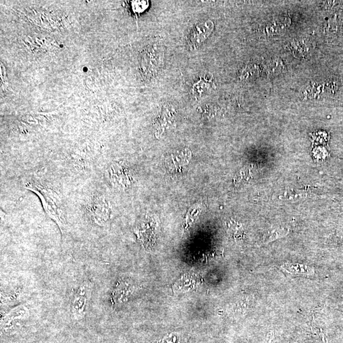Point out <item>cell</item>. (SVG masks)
<instances>
[{"label":"cell","instance_id":"6da1fadb","mask_svg":"<svg viewBox=\"0 0 343 343\" xmlns=\"http://www.w3.org/2000/svg\"><path fill=\"white\" fill-rule=\"evenodd\" d=\"M25 188L37 194L46 214L58 224L63 236L65 235L68 226L62 196L60 192L45 182L27 183Z\"/></svg>","mask_w":343,"mask_h":343},{"label":"cell","instance_id":"7a4b0ae2","mask_svg":"<svg viewBox=\"0 0 343 343\" xmlns=\"http://www.w3.org/2000/svg\"><path fill=\"white\" fill-rule=\"evenodd\" d=\"M94 290V284L89 280L80 283L71 297V318L79 321L85 318Z\"/></svg>","mask_w":343,"mask_h":343},{"label":"cell","instance_id":"3957f363","mask_svg":"<svg viewBox=\"0 0 343 343\" xmlns=\"http://www.w3.org/2000/svg\"><path fill=\"white\" fill-rule=\"evenodd\" d=\"M86 209L90 219L98 226H104L111 218V207L109 201L98 192L89 196Z\"/></svg>","mask_w":343,"mask_h":343},{"label":"cell","instance_id":"277c9868","mask_svg":"<svg viewBox=\"0 0 343 343\" xmlns=\"http://www.w3.org/2000/svg\"><path fill=\"white\" fill-rule=\"evenodd\" d=\"M214 28L211 20H204L191 30L187 38V45L190 50L198 48L212 34Z\"/></svg>","mask_w":343,"mask_h":343},{"label":"cell","instance_id":"5b68a950","mask_svg":"<svg viewBox=\"0 0 343 343\" xmlns=\"http://www.w3.org/2000/svg\"><path fill=\"white\" fill-rule=\"evenodd\" d=\"M2 324L5 327L12 326L18 321L27 319L30 316V309L25 304H19L3 312Z\"/></svg>","mask_w":343,"mask_h":343},{"label":"cell","instance_id":"8992f818","mask_svg":"<svg viewBox=\"0 0 343 343\" xmlns=\"http://www.w3.org/2000/svg\"><path fill=\"white\" fill-rule=\"evenodd\" d=\"M126 170L120 163H113L107 170L109 179L111 183L118 188H125L129 185L130 181L126 173Z\"/></svg>","mask_w":343,"mask_h":343},{"label":"cell","instance_id":"52a82bcc","mask_svg":"<svg viewBox=\"0 0 343 343\" xmlns=\"http://www.w3.org/2000/svg\"><path fill=\"white\" fill-rule=\"evenodd\" d=\"M131 286L129 283L121 281L117 283L111 295L112 306H117L127 300L128 296L131 293Z\"/></svg>","mask_w":343,"mask_h":343},{"label":"cell","instance_id":"ba28073f","mask_svg":"<svg viewBox=\"0 0 343 343\" xmlns=\"http://www.w3.org/2000/svg\"><path fill=\"white\" fill-rule=\"evenodd\" d=\"M288 230L285 228H277L273 230V231L269 232L267 234L264 235L261 244H265L267 243L274 241L279 238L285 237L288 234Z\"/></svg>","mask_w":343,"mask_h":343},{"label":"cell","instance_id":"9c48e42d","mask_svg":"<svg viewBox=\"0 0 343 343\" xmlns=\"http://www.w3.org/2000/svg\"><path fill=\"white\" fill-rule=\"evenodd\" d=\"M131 6L133 11L135 13H141L148 9L149 2L148 1H132Z\"/></svg>","mask_w":343,"mask_h":343},{"label":"cell","instance_id":"30bf717a","mask_svg":"<svg viewBox=\"0 0 343 343\" xmlns=\"http://www.w3.org/2000/svg\"><path fill=\"white\" fill-rule=\"evenodd\" d=\"M87 68H83V71H87Z\"/></svg>","mask_w":343,"mask_h":343}]
</instances>
